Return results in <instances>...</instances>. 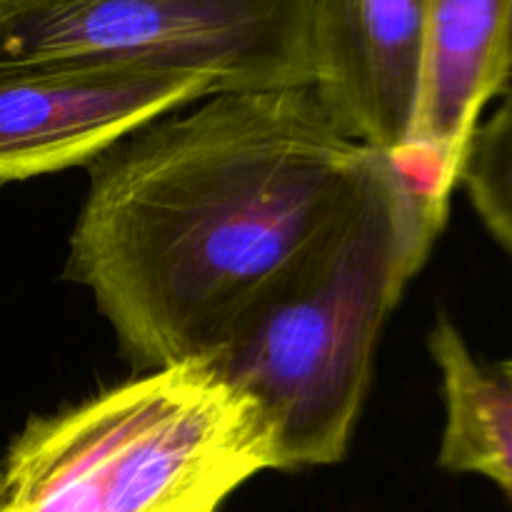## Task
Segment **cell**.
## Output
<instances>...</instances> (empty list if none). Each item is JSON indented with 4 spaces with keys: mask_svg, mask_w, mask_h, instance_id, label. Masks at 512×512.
Instances as JSON below:
<instances>
[{
    "mask_svg": "<svg viewBox=\"0 0 512 512\" xmlns=\"http://www.w3.org/2000/svg\"><path fill=\"white\" fill-rule=\"evenodd\" d=\"M278 470L258 405L183 360L33 418L0 468V512H218Z\"/></svg>",
    "mask_w": 512,
    "mask_h": 512,
    "instance_id": "3",
    "label": "cell"
},
{
    "mask_svg": "<svg viewBox=\"0 0 512 512\" xmlns=\"http://www.w3.org/2000/svg\"><path fill=\"white\" fill-rule=\"evenodd\" d=\"M500 98H512V20H510V50H508V75H505V85Z\"/></svg>",
    "mask_w": 512,
    "mask_h": 512,
    "instance_id": "10",
    "label": "cell"
},
{
    "mask_svg": "<svg viewBox=\"0 0 512 512\" xmlns=\"http://www.w3.org/2000/svg\"><path fill=\"white\" fill-rule=\"evenodd\" d=\"M315 0H0V70L195 73L218 93L313 80Z\"/></svg>",
    "mask_w": 512,
    "mask_h": 512,
    "instance_id": "4",
    "label": "cell"
},
{
    "mask_svg": "<svg viewBox=\"0 0 512 512\" xmlns=\"http://www.w3.org/2000/svg\"><path fill=\"white\" fill-rule=\"evenodd\" d=\"M510 20L512 0H428L418 108L408 143L390 158L445 210L480 115L503 93Z\"/></svg>",
    "mask_w": 512,
    "mask_h": 512,
    "instance_id": "7",
    "label": "cell"
},
{
    "mask_svg": "<svg viewBox=\"0 0 512 512\" xmlns=\"http://www.w3.org/2000/svg\"><path fill=\"white\" fill-rule=\"evenodd\" d=\"M425 25L428 0H315L310 88L345 135L378 153L408 143Z\"/></svg>",
    "mask_w": 512,
    "mask_h": 512,
    "instance_id": "6",
    "label": "cell"
},
{
    "mask_svg": "<svg viewBox=\"0 0 512 512\" xmlns=\"http://www.w3.org/2000/svg\"><path fill=\"white\" fill-rule=\"evenodd\" d=\"M0 478H3V473H0Z\"/></svg>",
    "mask_w": 512,
    "mask_h": 512,
    "instance_id": "11",
    "label": "cell"
},
{
    "mask_svg": "<svg viewBox=\"0 0 512 512\" xmlns=\"http://www.w3.org/2000/svg\"><path fill=\"white\" fill-rule=\"evenodd\" d=\"M460 183L480 220L512 253V98L475 128Z\"/></svg>",
    "mask_w": 512,
    "mask_h": 512,
    "instance_id": "9",
    "label": "cell"
},
{
    "mask_svg": "<svg viewBox=\"0 0 512 512\" xmlns=\"http://www.w3.org/2000/svg\"><path fill=\"white\" fill-rule=\"evenodd\" d=\"M218 93L195 73L0 70V188L90 165L125 135Z\"/></svg>",
    "mask_w": 512,
    "mask_h": 512,
    "instance_id": "5",
    "label": "cell"
},
{
    "mask_svg": "<svg viewBox=\"0 0 512 512\" xmlns=\"http://www.w3.org/2000/svg\"><path fill=\"white\" fill-rule=\"evenodd\" d=\"M448 210L385 153L358 198L275 273L200 358L268 420L278 470L345 458L390 313Z\"/></svg>",
    "mask_w": 512,
    "mask_h": 512,
    "instance_id": "2",
    "label": "cell"
},
{
    "mask_svg": "<svg viewBox=\"0 0 512 512\" xmlns=\"http://www.w3.org/2000/svg\"><path fill=\"white\" fill-rule=\"evenodd\" d=\"M428 348L445 400L440 468L483 475L512 495V358L480 363L445 315L430 330Z\"/></svg>",
    "mask_w": 512,
    "mask_h": 512,
    "instance_id": "8",
    "label": "cell"
},
{
    "mask_svg": "<svg viewBox=\"0 0 512 512\" xmlns=\"http://www.w3.org/2000/svg\"><path fill=\"white\" fill-rule=\"evenodd\" d=\"M180 110L88 165L65 265L145 370L200 358L353 205L378 155L310 85L215 93Z\"/></svg>",
    "mask_w": 512,
    "mask_h": 512,
    "instance_id": "1",
    "label": "cell"
}]
</instances>
